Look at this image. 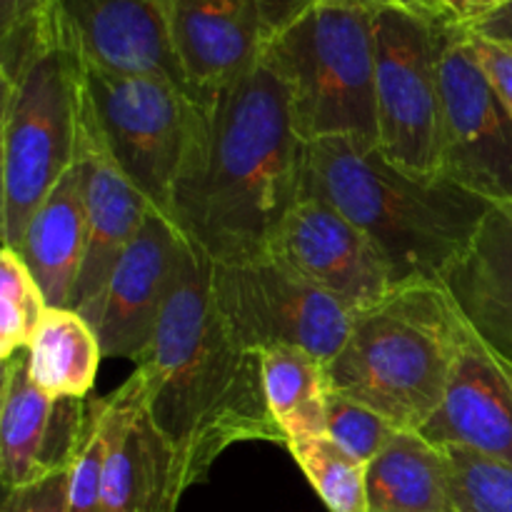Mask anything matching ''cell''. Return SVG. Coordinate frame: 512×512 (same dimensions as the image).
<instances>
[{"label": "cell", "mask_w": 512, "mask_h": 512, "mask_svg": "<svg viewBox=\"0 0 512 512\" xmlns=\"http://www.w3.org/2000/svg\"><path fill=\"white\" fill-rule=\"evenodd\" d=\"M305 140L268 60L198 95V125L168 220L215 265L265 258L303 198Z\"/></svg>", "instance_id": "cell-1"}, {"label": "cell", "mask_w": 512, "mask_h": 512, "mask_svg": "<svg viewBox=\"0 0 512 512\" xmlns=\"http://www.w3.org/2000/svg\"><path fill=\"white\" fill-rule=\"evenodd\" d=\"M135 373L173 450L183 495L205 483L233 445H285L265 403L260 355L233 338L215 303L213 263L185 238L158 330Z\"/></svg>", "instance_id": "cell-2"}, {"label": "cell", "mask_w": 512, "mask_h": 512, "mask_svg": "<svg viewBox=\"0 0 512 512\" xmlns=\"http://www.w3.org/2000/svg\"><path fill=\"white\" fill-rule=\"evenodd\" d=\"M303 198L358 225L388 263L395 288L443 285L493 205L440 175L390 163L378 145L325 138L305 145Z\"/></svg>", "instance_id": "cell-3"}, {"label": "cell", "mask_w": 512, "mask_h": 512, "mask_svg": "<svg viewBox=\"0 0 512 512\" xmlns=\"http://www.w3.org/2000/svg\"><path fill=\"white\" fill-rule=\"evenodd\" d=\"M468 335L443 285L395 288L353 313L348 340L328 363L333 393L420 433L443 403Z\"/></svg>", "instance_id": "cell-4"}, {"label": "cell", "mask_w": 512, "mask_h": 512, "mask_svg": "<svg viewBox=\"0 0 512 512\" xmlns=\"http://www.w3.org/2000/svg\"><path fill=\"white\" fill-rule=\"evenodd\" d=\"M375 10L358 0H318L265 55L305 143L353 138L378 145Z\"/></svg>", "instance_id": "cell-5"}, {"label": "cell", "mask_w": 512, "mask_h": 512, "mask_svg": "<svg viewBox=\"0 0 512 512\" xmlns=\"http://www.w3.org/2000/svg\"><path fill=\"white\" fill-rule=\"evenodd\" d=\"M80 60L60 35L15 83L3 85L0 235L18 248L35 210L78 163Z\"/></svg>", "instance_id": "cell-6"}, {"label": "cell", "mask_w": 512, "mask_h": 512, "mask_svg": "<svg viewBox=\"0 0 512 512\" xmlns=\"http://www.w3.org/2000/svg\"><path fill=\"white\" fill-rule=\"evenodd\" d=\"M80 108L120 173L168 218L193 145L198 98L155 75L110 73L80 63Z\"/></svg>", "instance_id": "cell-7"}, {"label": "cell", "mask_w": 512, "mask_h": 512, "mask_svg": "<svg viewBox=\"0 0 512 512\" xmlns=\"http://www.w3.org/2000/svg\"><path fill=\"white\" fill-rule=\"evenodd\" d=\"M450 28L430 10H375L378 150L415 175H438L440 60Z\"/></svg>", "instance_id": "cell-8"}, {"label": "cell", "mask_w": 512, "mask_h": 512, "mask_svg": "<svg viewBox=\"0 0 512 512\" xmlns=\"http://www.w3.org/2000/svg\"><path fill=\"white\" fill-rule=\"evenodd\" d=\"M213 293L233 338L250 353L295 345L330 363L345 345L353 313L275 258L213 263Z\"/></svg>", "instance_id": "cell-9"}, {"label": "cell", "mask_w": 512, "mask_h": 512, "mask_svg": "<svg viewBox=\"0 0 512 512\" xmlns=\"http://www.w3.org/2000/svg\"><path fill=\"white\" fill-rule=\"evenodd\" d=\"M438 175L490 205H512V115L453 25L440 60Z\"/></svg>", "instance_id": "cell-10"}, {"label": "cell", "mask_w": 512, "mask_h": 512, "mask_svg": "<svg viewBox=\"0 0 512 512\" xmlns=\"http://www.w3.org/2000/svg\"><path fill=\"white\" fill-rule=\"evenodd\" d=\"M318 0H173V30L193 95L263 63L275 40Z\"/></svg>", "instance_id": "cell-11"}, {"label": "cell", "mask_w": 512, "mask_h": 512, "mask_svg": "<svg viewBox=\"0 0 512 512\" xmlns=\"http://www.w3.org/2000/svg\"><path fill=\"white\" fill-rule=\"evenodd\" d=\"M270 258L333 295L350 313L393 293V275L368 235L320 198H300L285 215Z\"/></svg>", "instance_id": "cell-12"}, {"label": "cell", "mask_w": 512, "mask_h": 512, "mask_svg": "<svg viewBox=\"0 0 512 512\" xmlns=\"http://www.w3.org/2000/svg\"><path fill=\"white\" fill-rule=\"evenodd\" d=\"M63 43L80 63L155 75L190 90L173 30V0H58Z\"/></svg>", "instance_id": "cell-13"}, {"label": "cell", "mask_w": 512, "mask_h": 512, "mask_svg": "<svg viewBox=\"0 0 512 512\" xmlns=\"http://www.w3.org/2000/svg\"><path fill=\"white\" fill-rule=\"evenodd\" d=\"M180 248L183 235L160 210H153L115 265L93 320L103 358L140 363L158 330Z\"/></svg>", "instance_id": "cell-14"}, {"label": "cell", "mask_w": 512, "mask_h": 512, "mask_svg": "<svg viewBox=\"0 0 512 512\" xmlns=\"http://www.w3.org/2000/svg\"><path fill=\"white\" fill-rule=\"evenodd\" d=\"M80 168L85 180V255L68 308L93 325L115 265L140 233L150 200L120 173L80 108Z\"/></svg>", "instance_id": "cell-15"}, {"label": "cell", "mask_w": 512, "mask_h": 512, "mask_svg": "<svg viewBox=\"0 0 512 512\" xmlns=\"http://www.w3.org/2000/svg\"><path fill=\"white\" fill-rule=\"evenodd\" d=\"M110 443L103 512H175L180 505L175 458L145 408L143 380L130 375L108 398Z\"/></svg>", "instance_id": "cell-16"}, {"label": "cell", "mask_w": 512, "mask_h": 512, "mask_svg": "<svg viewBox=\"0 0 512 512\" xmlns=\"http://www.w3.org/2000/svg\"><path fill=\"white\" fill-rule=\"evenodd\" d=\"M85 400H53L30 378L28 355L3 363L0 393V480L23 488L68 465L78 443Z\"/></svg>", "instance_id": "cell-17"}, {"label": "cell", "mask_w": 512, "mask_h": 512, "mask_svg": "<svg viewBox=\"0 0 512 512\" xmlns=\"http://www.w3.org/2000/svg\"><path fill=\"white\" fill-rule=\"evenodd\" d=\"M438 448L475 450L512 468V365L470 330L448 390L420 430Z\"/></svg>", "instance_id": "cell-18"}, {"label": "cell", "mask_w": 512, "mask_h": 512, "mask_svg": "<svg viewBox=\"0 0 512 512\" xmlns=\"http://www.w3.org/2000/svg\"><path fill=\"white\" fill-rule=\"evenodd\" d=\"M443 288L468 328L512 365V205H493Z\"/></svg>", "instance_id": "cell-19"}, {"label": "cell", "mask_w": 512, "mask_h": 512, "mask_svg": "<svg viewBox=\"0 0 512 512\" xmlns=\"http://www.w3.org/2000/svg\"><path fill=\"white\" fill-rule=\"evenodd\" d=\"M85 223V180L78 160L35 210L13 248L38 280L50 308H68L83 265Z\"/></svg>", "instance_id": "cell-20"}, {"label": "cell", "mask_w": 512, "mask_h": 512, "mask_svg": "<svg viewBox=\"0 0 512 512\" xmlns=\"http://www.w3.org/2000/svg\"><path fill=\"white\" fill-rule=\"evenodd\" d=\"M368 512H458L443 448L398 430L365 470Z\"/></svg>", "instance_id": "cell-21"}, {"label": "cell", "mask_w": 512, "mask_h": 512, "mask_svg": "<svg viewBox=\"0 0 512 512\" xmlns=\"http://www.w3.org/2000/svg\"><path fill=\"white\" fill-rule=\"evenodd\" d=\"M265 403L285 445L328 435L333 398L328 363L295 345H278L260 353Z\"/></svg>", "instance_id": "cell-22"}, {"label": "cell", "mask_w": 512, "mask_h": 512, "mask_svg": "<svg viewBox=\"0 0 512 512\" xmlns=\"http://www.w3.org/2000/svg\"><path fill=\"white\" fill-rule=\"evenodd\" d=\"M25 355L30 378L43 393L53 400H88L103 348L83 315L70 308H50Z\"/></svg>", "instance_id": "cell-23"}, {"label": "cell", "mask_w": 512, "mask_h": 512, "mask_svg": "<svg viewBox=\"0 0 512 512\" xmlns=\"http://www.w3.org/2000/svg\"><path fill=\"white\" fill-rule=\"evenodd\" d=\"M285 448L290 450L298 468L330 512H368V488H365L368 465L345 453L333 438L320 435V438L295 440Z\"/></svg>", "instance_id": "cell-24"}, {"label": "cell", "mask_w": 512, "mask_h": 512, "mask_svg": "<svg viewBox=\"0 0 512 512\" xmlns=\"http://www.w3.org/2000/svg\"><path fill=\"white\" fill-rule=\"evenodd\" d=\"M50 310L38 280L33 278L18 250H0V360L28 350Z\"/></svg>", "instance_id": "cell-25"}, {"label": "cell", "mask_w": 512, "mask_h": 512, "mask_svg": "<svg viewBox=\"0 0 512 512\" xmlns=\"http://www.w3.org/2000/svg\"><path fill=\"white\" fill-rule=\"evenodd\" d=\"M108 398H88L78 443L70 460L68 512H103V478L108 460Z\"/></svg>", "instance_id": "cell-26"}, {"label": "cell", "mask_w": 512, "mask_h": 512, "mask_svg": "<svg viewBox=\"0 0 512 512\" xmlns=\"http://www.w3.org/2000/svg\"><path fill=\"white\" fill-rule=\"evenodd\" d=\"M458 512H512V468L475 450L443 448Z\"/></svg>", "instance_id": "cell-27"}, {"label": "cell", "mask_w": 512, "mask_h": 512, "mask_svg": "<svg viewBox=\"0 0 512 512\" xmlns=\"http://www.w3.org/2000/svg\"><path fill=\"white\" fill-rule=\"evenodd\" d=\"M398 433L388 418L373 408L333 393L328 408V438H333L358 463L368 465L393 435Z\"/></svg>", "instance_id": "cell-28"}, {"label": "cell", "mask_w": 512, "mask_h": 512, "mask_svg": "<svg viewBox=\"0 0 512 512\" xmlns=\"http://www.w3.org/2000/svg\"><path fill=\"white\" fill-rule=\"evenodd\" d=\"M68 488L70 463L50 470L23 488L5 490L0 512H68Z\"/></svg>", "instance_id": "cell-29"}, {"label": "cell", "mask_w": 512, "mask_h": 512, "mask_svg": "<svg viewBox=\"0 0 512 512\" xmlns=\"http://www.w3.org/2000/svg\"><path fill=\"white\" fill-rule=\"evenodd\" d=\"M465 35H468V45L473 50L475 60H478V65L488 75L493 90L498 93V98L503 100V105L512 115V45L500 43V40H490L468 28H465Z\"/></svg>", "instance_id": "cell-30"}, {"label": "cell", "mask_w": 512, "mask_h": 512, "mask_svg": "<svg viewBox=\"0 0 512 512\" xmlns=\"http://www.w3.org/2000/svg\"><path fill=\"white\" fill-rule=\"evenodd\" d=\"M508 3L510 0H433L435 10L458 28H473Z\"/></svg>", "instance_id": "cell-31"}, {"label": "cell", "mask_w": 512, "mask_h": 512, "mask_svg": "<svg viewBox=\"0 0 512 512\" xmlns=\"http://www.w3.org/2000/svg\"><path fill=\"white\" fill-rule=\"evenodd\" d=\"M473 33L478 35H485V38L490 40H500V43H508L512 45V0L508 5H503V8L495 10L493 15H488V18H483L480 23H475Z\"/></svg>", "instance_id": "cell-32"}, {"label": "cell", "mask_w": 512, "mask_h": 512, "mask_svg": "<svg viewBox=\"0 0 512 512\" xmlns=\"http://www.w3.org/2000/svg\"><path fill=\"white\" fill-rule=\"evenodd\" d=\"M358 3L373 5V8H390V5H400V8L430 10V13H435L433 8H428V5H425V0H358Z\"/></svg>", "instance_id": "cell-33"}, {"label": "cell", "mask_w": 512, "mask_h": 512, "mask_svg": "<svg viewBox=\"0 0 512 512\" xmlns=\"http://www.w3.org/2000/svg\"><path fill=\"white\" fill-rule=\"evenodd\" d=\"M425 5H428V8H433L435 10V5H433V0H425ZM435 13H438V10H435ZM440 15V13H438Z\"/></svg>", "instance_id": "cell-34"}]
</instances>
